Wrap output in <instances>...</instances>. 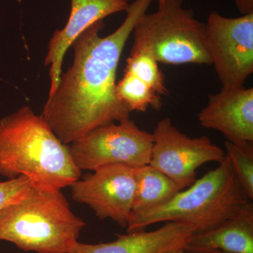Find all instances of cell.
Returning <instances> with one entry per match:
<instances>
[{
    "mask_svg": "<svg viewBox=\"0 0 253 253\" xmlns=\"http://www.w3.org/2000/svg\"><path fill=\"white\" fill-rule=\"evenodd\" d=\"M125 72L130 73L144 82L160 96L168 94L166 79L158 63L144 50H131L126 59Z\"/></svg>",
    "mask_w": 253,
    "mask_h": 253,
    "instance_id": "2e32d148",
    "label": "cell"
},
{
    "mask_svg": "<svg viewBox=\"0 0 253 253\" xmlns=\"http://www.w3.org/2000/svg\"><path fill=\"white\" fill-rule=\"evenodd\" d=\"M154 0H134L122 24L101 37L104 21L94 23L73 43V61L48 96L42 118L63 144L70 145L104 125L129 118L116 94L118 63L136 23Z\"/></svg>",
    "mask_w": 253,
    "mask_h": 253,
    "instance_id": "6da1fadb",
    "label": "cell"
},
{
    "mask_svg": "<svg viewBox=\"0 0 253 253\" xmlns=\"http://www.w3.org/2000/svg\"><path fill=\"white\" fill-rule=\"evenodd\" d=\"M214 253H225L221 252V251H215V252H214Z\"/></svg>",
    "mask_w": 253,
    "mask_h": 253,
    "instance_id": "44dd1931",
    "label": "cell"
},
{
    "mask_svg": "<svg viewBox=\"0 0 253 253\" xmlns=\"http://www.w3.org/2000/svg\"><path fill=\"white\" fill-rule=\"evenodd\" d=\"M226 157L229 158L233 170L245 193L253 200V144L224 142Z\"/></svg>",
    "mask_w": 253,
    "mask_h": 253,
    "instance_id": "e0dca14e",
    "label": "cell"
},
{
    "mask_svg": "<svg viewBox=\"0 0 253 253\" xmlns=\"http://www.w3.org/2000/svg\"><path fill=\"white\" fill-rule=\"evenodd\" d=\"M136 168L109 165L80 178L71 187L72 199L87 205L100 219H111L126 228L135 196Z\"/></svg>",
    "mask_w": 253,
    "mask_h": 253,
    "instance_id": "9c48e42d",
    "label": "cell"
},
{
    "mask_svg": "<svg viewBox=\"0 0 253 253\" xmlns=\"http://www.w3.org/2000/svg\"><path fill=\"white\" fill-rule=\"evenodd\" d=\"M234 2L241 14H253V0H234Z\"/></svg>",
    "mask_w": 253,
    "mask_h": 253,
    "instance_id": "d6986e66",
    "label": "cell"
},
{
    "mask_svg": "<svg viewBox=\"0 0 253 253\" xmlns=\"http://www.w3.org/2000/svg\"><path fill=\"white\" fill-rule=\"evenodd\" d=\"M181 191L170 178L149 164L137 168L131 214L167 204Z\"/></svg>",
    "mask_w": 253,
    "mask_h": 253,
    "instance_id": "5bb4252c",
    "label": "cell"
},
{
    "mask_svg": "<svg viewBox=\"0 0 253 253\" xmlns=\"http://www.w3.org/2000/svg\"><path fill=\"white\" fill-rule=\"evenodd\" d=\"M84 226L60 190L32 185L17 201L0 208V241L25 252L71 253Z\"/></svg>",
    "mask_w": 253,
    "mask_h": 253,
    "instance_id": "3957f363",
    "label": "cell"
},
{
    "mask_svg": "<svg viewBox=\"0 0 253 253\" xmlns=\"http://www.w3.org/2000/svg\"><path fill=\"white\" fill-rule=\"evenodd\" d=\"M162 253H184V248H179V249L170 250V251H166V252Z\"/></svg>",
    "mask_w": 253,
    "mask_h": 253,
    "instance_id": "ffe728a7",
    "label": "cell"
},
{
    "mask_svg": "<svg viewBox=\"0 0 253 253\" xmlns=\"http://www.w3.org/2000/svg\"><path fill=\"white\" fill-rule=\"evenodd\" d=\"M81 174L69 145L61 142L30 106L0 119V176H26L36 187L61 191Z\"/></svg>",
    "mask_w": 253,
    "mask_h": 253,
    "instance_id": "7a4b0ae2",
    "label": "cell"
},
{
    "mask_svg": "<svg viewBox=\"0 0 253 253\" xmlns=\"http://www.w3.org/2000/svg\"><path fill=\"white\" fill-rule=\"evenodd\" d=\"M33 182L26 176L0 181V208L17 201L29 190Z\"/></svg>",
    "mask_w": 253,
    "mask_h": 253,
    "instance_id": "ac0fdd59",
    "label": "cell"
},
{
    "mask_svg": "<svg viewBox=\"0 0 253 253\" xmlns=\"http://www.w3.org/2000/svg\"><path fill=\"white\" fill-rule=\"evenodd\" d=\"M184 253H253V206L212 229L195 232Z\"/></svg>",
    "mask_w": 253,
    "mask_h": 253,
    "instance_id": "4fadbf2b",
    "label": "cell"
},
{
    "mask_svg": "<svg viewBox=\"0 0 253 253\" xmlns=\"http://www.w3.org/2000/svg\"><path fill=\"white\" fill-rule=\"evenodd\" d=\"M152 134L127 119L93 129L69 145L75 164L81 170L92 171L109 165L139 168L149 163Z\"/></svg>",
    "mask_w": 253,
    "mask_h": 253,
    "instance_id": "8992f818",
    "label": "cell"
},
{
    "mask_svg": "<svg viewBox=\"0 0 253 253\" xmlns=\"http://www.w3.org/2000/svg\"><path fill=\"white\" fill-rule=\"evenodd\" d=\"M253 206L226 156L218 167L181 190L167 204L131 214L126 229L127 233L134 232L156 223L176 221L202 232Z\"/></svg>",
    "mask_w": 253,
    "mask_h": 253,
    "instance_id": "277c9868",
    "label": "cell"
},
{
    "mask_svg": "<svg viewBox=\"0 0 253 253\" xmlns=\"http://www.w3.org/2000/svg\"><path fill=\"white\" fill-rule=\"evenodd\" d=\"M130 0H71L66 26L54 32L48 45L44 66H49L51 96L59 85L65 54L83 32L110 15L126 11Z\"/></svg>",
    "mask_w": 253,
    "mask_h": 253,
    "instance_id": "8fae6325",
    "label": "cell"
},
{
    "mask_svg": "<svg viewBox=\"0 0 253 253\" xmlns=\"http://www.w3.org/2000/svg\"><path fill=\"white\" fill-rule=\"evenodd\" d=\"M205 25L208 54L221 86H244L253 73V14L228 18L212 11Z\"/></svg>",
    "mask_w": 253,
    "mask_h": 253,
    "instance_id": "ba28073f",
    "label": "cell"
},
{
    "mask_svg": "<svg viewBox=\"0 0 253 253\" xmlns=\"http://www.w3.org/2000/svg\"><path fill=\"white\" fill-rule=\"evenodd\" d=\"M158 2L156 12L145 13L136 23L131 50H144L164 64H212L205 23L183 6V0Z\"/></svg>",
    "mask_w": 253,
    "mask_h": 253,
    "instance_id": "5b68a950",
    "label": "cell"
},
{
    "mask_svg": "<svg viewBox=\"0 0 253 253\" xmlns=\"http://www.w3.org/2000/svg\"><path fill=\"white\" fill-rule=\"evenodd\" d=\"M200 124L214 129L234 144L253 143V89L221 87L210 94L208 104L198 115Z\"/></svg>",
    "mask_w": 253,
    "mask_h": 253,
    "instance_id": "30bf717a",
    "label": "cell"
},
{
    "mask_svg": "<svg viewBox=\"0 0 253 253\" xmlns=\"http://www.w3.org/2000/svg\"><path fill=\"white\" fill-rule=\"evenodd\" d=\"M195 232L194 226L168 221L156 230L117 234V239L111 242L98 244L78 242L71 253H162L184 248Z\"/></svg>",
    "mask_w": 253,
    "mask_h": 253,
    "instance_id": "7c38bea8",
    "label": "cell"
},
{
    "mask_svg": "<svg viewBox=\"0 0 253 253\" xmlns=\"http://www.w3.org/2000/svg\"><path fill=\"white\" fill-rule=\"evenodd\" d=\"M149 164L184 190L196 180L198 168L210 162L220 163L225 152L206 136L191 138L181 132L168 117L156 125Z\"/></svg>",
    "mask_w": 253,
    "mask_h": 253,
    "instance_id": "52a82bcc",
    "label": "cell"
},
{
    "mask_svg": "<svg viewBox=\"0 0 253 253\" xmlns=\"http://www.w3.org/2000/svg\"><path fill=\"white\" fill-rule=\"evenodd\" d=\"M118 99L129 112H145L149 108L159 111L163 106L162 99L144 82L130 73L124 76L116 84Z\"/></svg>",
    "mask_w": 253,
    "mask_h": 253,
    "instance_id": "9a60e30c",
    "label": "cell"
}]
</instances>
